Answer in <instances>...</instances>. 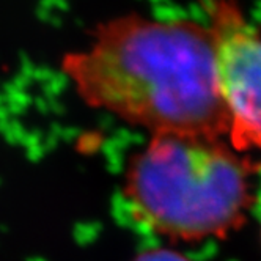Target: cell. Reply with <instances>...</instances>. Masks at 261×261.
Masks as SVG:
<instances>
[{
	"instance_id": "obj_1",
	"label": "cell",
	"mask_w": 261,
	"mask_h": 261,
	"mask_svg": "<svg viewBox=\"0 0 261 261\" xmlns=\"http://www.w3.org/2000/svg\"><path fill=\"white\" fill-rule=\"evenodd\" d=\"M62 68L88 106L151 136H228L211 35L198 22L118 16L96 27L85 50L66 54Z\"/></svg>"
},
{
	"instance_id": "obj_2",
	"label": "cell",
	"mask_w": 261,
	"mask_h": 261,
	"mask_svg": "<svg viewBox=\"0 0 261 261\" xmlns=\"http://www.w3.org/2000/svg\"><path fill=\"white\" fill-rule=\"evenodd\" d=\"M259 164L222 139L151 136L129 162L124 197L133 216L176 241L223 238L246 222Z\"/></svg>"
},
{
	"instance_id": "obj_3",
	"label": "cell",
	"mask_w": 261,
	"mask_h": 261,
	"mask_svg": "<svg viewBox=\"0 0 261 261\" xmlns=\"http://www.w3.org/2000/svg\"><path fill=\"white\" fill-rule=\"evenodd\" d=\"M210 35L219 95L233 150L261 151V35L238 0H210Z\"/></svg>"
},
{
	"instance_id": "obj_4",
	"label": "cell",
	"mask_w": 261,
	"mask_h": 261,
	"mask_svg": "<svg viewBox=\"0 0 261 261\" xmlns=\"http://www.w3.org/2000/svg\"><path fill=\"white\" fill-rule=\"evenodd\" d=\"M134 261H189V259L173 250L158 249V250H150V252L139 255Z\"/></svg>"
}]
</instances>
